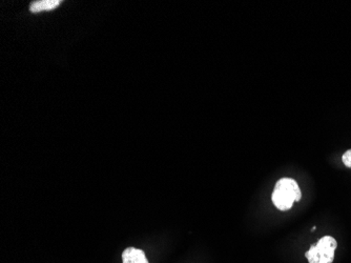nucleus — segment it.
<instances>
[{
	"instance_id": "nucleus-1",
	"label": "nucleus",
	"mask_w": 351,
	"mask_h": 263,
	"mask_svg": "<svg viewBox=\"0 0 351 263\" xmlns=\"http://www.w3.org/2000/svg\"><path fill=\"white\" fill-rule=\"evenodd\" d=\"M302 198L301 189L297 181L293 178H282L276 183L275 190L273 192L274 205L280 211H289L293 207L295 201H300Z\"/></svg>"
},
{
	"instance_id": "nucleus-2",
	"label": "nucleus",
	"mask_w": 351,
	"mask_h": 263,
	"mask_svg": "<svg viewBox=\"0 0 351 263\" xmlns=\"http://www.w3.org/2000/svg\"><path fill=\"white\" fill-rule=\"evenodd\" d=\"M338 248V242L331 236H324L311 245L305 253V257L309 263H332L335 260V252Z\"/></svg>"
},
{
	"instance_id": "nucleus-3",
	"label": "nucleus",
	"mask_w": 351,
	"mask_h": 263,
	"mask_svg": "<svg viewBox=\"0 0 351 263\" xmlns=\"http://www.w3.org/2000/svg\"><path fill=\"white\" fill-rule=\"evenodd\" d=\"M123 263H149L145 252L139 249L128 248L122 253Z\"/></svg>"
},
{
	"instance_id": "nucleus-4",
	"label": "nucleus",
	"mask_w": 351,
	"mask_h": 263,
	"mask_svg": "<svg viewBox=\"0 0 351 263\" xmlns=\"http://www.w3.org/2000/svg\"><path fill=\"white\" fill-rule=\"evenodd\" d=\"M62 3L61 0H39V1H33L29 5V11L32 13H40L43 11H52L56 9Z\"/></svg>"
},
{
	"instance_id": "nucleus-5",
	"label": "nucleus",
	"mask_w": 351,
	"mask_h": 263,
	"mask_svg": "<svg viewBox=\"0 0 351 263\" xmlns=\"http://www.w3.org/2000/svg\"><path fill=\"white\" fill-rule=\"evenodd\" d=\"M342 161L345 167L350 168L351 169V149L343 154Z\"/></svg>"
}]
</instances>
